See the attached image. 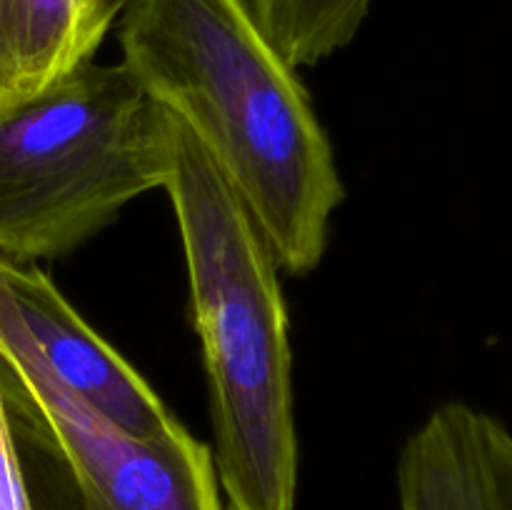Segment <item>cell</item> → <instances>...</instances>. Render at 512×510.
<instances>
[{
  "instance_id": "6da1fadb",
  "label": "cell",
  "mask_w": 512,
  "mask_h": 510,
  "mask_svg": "<svg viewBox=\"0 0 512 510\" xmlns=\"http://www.w3.org/2000/svg\"><path fill=\"white\" fill-rule=\"evenodd\" d=\"M118 40L120 65L190 130L243 200L278 268H318L343 180L298 70L243 3L128 0Z\"/></svg>"
},
{
  "instance_id": "7a4b0ae2",
  "label": "cell",
  "mask_w": 512,
  "mask_h": 510,
  "mask_svg": "<svg viewBox=\"0 0 512 510\" xmlns=\"http://www.w3.org/2000/svg\"><path fill=\"white\" fill-rule=\"evenodd\" d=\"M163 190L188 265L213 415V465L230 510H295L293 353L278 263L213 160L175 115Z\"/></svg>"
},
{
  "instance_id": "3957f363",
  "label": "cell",
  "mask_w": 512,
  "mask_h": 510,
  "mask_svg": "<svg viewBox=\"0 0 512 510\" xmlns=\"http://www.w3.org/2000/svg\"><path fill=\"white\" fill-rule=\"evenodd\" d=\"M168 110L123 65L88 60L0 105V255L63 258L170 170Z\"/></svg>"
},
{
  "instance_id": "277c9868",
  "label": "cell",
  "mask_w": 512,
  "mask_h": 510,
  "mask_svg": "<svg viewBox=\"0 0 512 510\" xmlns=\"http://www.w3.org/2000/svg\"><path fill=\"white\" fill-rule=\"evenodd\" d=\"M10 423L68 470L80 510H220L213 453L183 425L143 438L70 393L20 345L0 343Z\"/></svg>"
},
{
  "instance_id": "5b68a950",
  "label": "cell",
  "mask_w": 512,
  "mask_h": 510,
  "mask_svg": "<svg viewBox=\"0 0 512 510\" xmlns=\"http://www.w3.org/2000/svg\"><path fill=\"white\" fill-rule=\"evenodd\" d=\"M0 343L28 350L63 388L133 435L153 438L180 425L138 370L80 318L38 265L5 255Z\"/></svg>"
},
{
  "instance_id": "8992f818",
  "label": "cell",
  "mask_w": 512,
  "mask_h": 510,
  "mask_svg": "<svg viewBox=\"0 0 512 510\" xmlns=\"http://www.w3.org/2000/svg\"><path fill=\"white\" fill-rule=\"evenodd\" d=\"M128 0H0V105L95 60Z\"/></svg>"
},
{
  "instance_id": "52a82bcc",
  "label": "cell",
  "mask_w": 512,
  "mask_h": 510,
  "mask_svg": "<svg viewBox=\"0 0 512 510\" xmlns=\"http://www.w3.org/2000/svg\"><path fill=\"white\" fill-rule=\"evenodd\" d=\"M400 510H500L483 438V413L445 403L398 460Z\"/></svg>"
},
{
  "instance_id": "ba28073f",
  "label": "cell",
  "mask_w": 512,
  "mask_h": 510,
  "mask_svg": "<svg viewBox=\"0 0 512 510\" xmlns=\"http://www.w3.org/2000/svg\"><path fill=\"white\" fill-rule=\"evenodd\" d=\"M290 68H310L358 35L375 0H240Z\"/></svg>"
},
{
  "instance_id": "9c48e42d",
  "label": "cell",
  "mask_w": 512,
  "mask_h": 510,
  "mask_svg": "<svg viewBox=\"0 0 512 510\" xmlns=\"http://www.w3.org/2000/svg\"><path fill=\"white\" fill-rule=\"evenodd\" d=\"M0 510H35L20 463L15 430L0 388Z\"/></svg>"
},
{
  "instance_id": "30bf717a",
  "label": "cell",
  "mask_w": 512,
  "mask_h": 510,
  "mask_svg": "<svg viewBox=\"0 0 512 510\" xmlns=\"http://www.w3.org/2000/svg\"><path fill=\"white\" fill-rule=\"evenodd\" d=\"M483 438L500 510H512V433L493 415L483 413Z\"/></svg>"
}]
</instances>
